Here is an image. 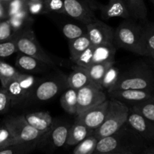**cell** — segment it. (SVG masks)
Listing matches in <instances>:
<instances>
[{
  "label": "cell",
  "mask_w": 154,
  "mask_h": 154,
  "mask_svg": "<svg viewBox=\"0 0 154 154\" xmlns=\"http://www.w3.org/2000/svg\"><path fill=\"white\" fill-rule=\"evenodd\" d=\"M148 145L127 123L114 134L98 140L94 153L138 154Z\"/></svg>",
  "instance_id": "cell-1"
},
{
  "label": "cell",
  "mask_w": 154,
  "mask_h": 154,
  "mask_svg": "<svg viewBox=\"0 0 154 154\" xmlns=\"http://www.w3.org/2000/svg\"><path fill=\"white\" fill-rule=\"evenodd\" d=\"M142 90L154 92V69L144 62H138L120 75L115 85L107 91Z\"/></svg>",
  "instance_id": "cell-2"
},
{
  "label": "cell",
  "mask_w": 154,
  "mask_h": 154,
  "mask_svg": "<svg viewBox=\"0 0 154 154\" xmlns=\"http://www.w3.org/2000/svg\"><path fill=\"white\" fill-rule=\"evenodd\" d=\"M67 88V75L66 74L59 72L49 75L37 81L31 96L23 107L48 102Z\"/></svg>",
  "instance_id": "cell-3"
},
{
  "label": "cell",
  "mask_w": 154,
  "mask_h": 154,
  "mask_svg": "<svg viewBox=\"0 0 154 154\" xmlns=\"http://www.w3.org/2000/svg\"><path fill=\"white\" fill-rule=\"evenodd\" d=\"M129 106L115 99H109L106 117L102 124L93 132L92 135L98 140L117 132L127 121Z\"/></svg>",
  "instance_id": "cell-4"
},
{
  "label": "cell",
  "mask_w": 154,
  "mask_h": 154,
  "mask_svg": "<svg viewBox=\"0 0 154 154\" xmlns=\"http://www.w3.org/2000/svg\"><path fill=\"white\" fill-rule=\"evenodd\" d=\"M143 25L132 19L126 20L117 27L114 32L116 47L141 55V41Z\"/></svg>",
  "instance_id": "cell-5"
},
{
  "label": "cell",
  "mask_w": 154,
  "mask_h": 154,
  "mask_svg": "<svg viewBox=\"0 0 154 154\" xmlns=\"http://www.w3.org/2000/svg\"><path fill=\"white\" fill-rule=\"evenodd\" d=\"M14 39L16 42L18 52L38 59L54 67L60 65V63H58V59L54 58L41 46L32 26L15 32Z\"/></svg>",
  "instance_id": "cell-6"
},
{
  "label": "cell",
  "mask_w": 154,
  "mask_h": 154,
  "mask_svg": "<svg viewBox=\"0 0 154 154\" xmlns=\"http://www.w3.org/2000/svg\"><path fill=\"white\" fill-rule=\"evenodd\" d=\"M38 80L32 74L21 73L11 80L4 87L11 99V108L23 107L31 96Z\"/></svg>",
  "instance_id": "cell-7"
},
{
  "label": "cell",
  "mask_w": 154,
  "mask_h": 154,
  "mask_svg": "<svg viewBox=\"0 0 154 154\" xmlns=\"http://www.w3.org/2000/svg\"><path fill=\"white\" fill-rule=\"evenodd\" d=\"M70 126L69 123L55 119L50 129L38 138L36 150L51 153L63 147L66 143Z\"/></svg>",
  "instance_id": "cell-8"
},
{
  "label": "cell",
  "mask_w": 154,
  "mask_h": 154,
  "mask_svg": "<svg viewBox=\"0 0 154 154\" xmlns=\"http://www.w3.org/2000/svg\"><path fill=\"white\" fill-rule=\"evenodd\" d=\"M2 122L10 129L17 142L35 141L44 133L29 124L23 114L8 116Z\"/></svg>",
  "instance_id": "cell-9"
},
{
  "label": "cell",
  "mask_w": 154,
  "mask_h": 154,
  "mask_svg": "<svg viewBox=\"0 0 154 154\" xmlns=\"http://www.w3.org/2000/svg\"><path fill=\"white\" fill-rule=\"evenodd\" d=\"M77 98H78L77 114L107 100V96L103 92L102 89L99 88V87L91 83L78 90Z\"/></svg>",
  "instance_id": "cell-10"
},
{
  "label": "cell",
  "mask_w": 154,
  "mask_h": 154,
  "mask_svg": "<svg viewBox=\"0 0 154 154\" xmlns=\"http://www.w3.org/2000/svg\"><path fill=\"white\" fill-rule=\"evenodd\" d=\"M64 14L84 26L96 19L93 8L86 0H63Z\"/></svg>",
  "instance_id": "cell-11"
},
{
  "label": "cell",
  "mask_w": 154,
  "mask_h": 154,
  "mask_svg": "<svg viewBox=\"0 0 154 154\" xmlns=\"http://www.w3.org/2000/svg\"><path fill=\"white\" fill-rule=\"evenodd\" d=\"M126 123L148 145L154 144V123L131 107Z\"/></svg>",
  "instance_id": "cell-12"
},
{
  "label": "cell",
  "mask_w": 154,
  "mask_h": 154,
  "mask_svg": "<svg viewBox=\"0 0 154 154\" xmlns=\"http://www.w3.org/2000/svg\"><path fill=\"white\" fill-rule=\"evenodd\" d=\"M85 27L92 45L114 44V30L105 22L96 18L93 22L85 25Z\"/></svg>",
  "instance_id": "cell-13"
},
{
  "label": "cell",
  "mask_w": 154,
  "mask_h": 154,
  "mask_svg": "<svg viewBox=\"0 0 154 154\" xmlns=\"http://www.w3.org/2000/svg\"><path fill=\"white\" fill-rule=\"evenodd\" d=\"M108 104L109 100L107 99L102 103L85 110L77 114L75 121L83 123L93 132L105 120L108 112Z\"/></svg>",
  "instance_id": "cell-14"
},
{
  "label": "cell",
  "mask_w": 154,
  "mask_h": 154,
  "mask_svg": "<svg viewBox=\"0 0 154 154\" xmlns=\"http://www.w3.org/2000/svg\"><path fill=\"white\" fill-rule=\"evenodd\" d=\"M15 66L20 72L27 74L45 73L54 68L38 59L20 52L15 60Z\"/></svg>",
  "instance_id": "cell-15"
},
{
  "label": "cell",
  "mask_w": 154,
  "mask_h": 154,
  "mask_svg": "<svg viewBox=\"0 0 154 154\" xmlns=\"http://www.w3.org/2000/svg\"><path fill=\"white\" fill-rule=\"evenodd\" d=\"M107 93L111 99H117L131 106L144 102L154 95V92L142 90H134V89L112 90V91H107Z\"/></svg>",
  "instance_id": "cell-16"
},
{
  "label": "cell",
  "mask_w": 154,
  "mask_h": 154,
  "mask_svg": "<svg viewBox=\"0 0 154 154\" xmlns=\"http://www.w3.org/2000/svg\"><path fill=\"white\" fill-rule=\"evenodd\" d=\"M99 10L104 20L114 17L132 19L131 15L123 0H109L106 5H99Z\"/></svg>",
  "instance_id": "cell-17"
},
{
  "label": "cell",
  "mask_w": 154,
  "mask_h": 154,
  "mask_svg": "<svg viewBox=\"0 0 154 154\" xmlns=\"http://www.w3.org/2000/svg\"><path fill=\"white\" fill-rule=\"evenodd\" d=\"M23 117L29 124L42 132H45L49 129L55 120L48 111L28 113L23 114Z\"/></svg>",
  "instance_id": "cell-18"
},
{
  "label": "cell",
  "mask_w": 154,
  "mask_h": 154,
  "mask_svg": "<svg viewBox=\"0 0 154 154\" xmlns=\"http://www.w3.org/2000/svg\"><path fill=\"white\" fill-rule=\"evenodd\" d=\"M91 83L88 72L86 68L75 65L73 71L70 75H67L68 88L78 90L79 89L88 85Z\"/></svg>",
  "instance_id": "cell-19"
},
{
  "label": "cell",
  "mask_w": 154,
  "mask_h": 154,
  "mask_svg": "<svg viewBox=\"0 0 154 154\" xmlns=\"http://www.w3.org/2000/svg\"><path fill=\"white\" fill-rule=\"evenodd\" d=\"M117 48L114 44L93 45L92 65L105 62H115L114 57Z\"/></svg>",
  "instance_id": "cell-20"
},
{
  "label": "cell",
  "mask_w": 154,
  "mask_h": 154,
  "mask_svg": "<svg viewBox=\"0 0 154 154\" xmlns=\"http://www.w3.org/2000/svg\"><path fill=\"white\" fill-rule=\"evenodd\" d=\"M154 55V23L143 25L141 41V56L150 57Z\"/></svg>",
  "instance_id": "cell-21"
},
{
  "label": "cell",
  "mask_w": 154,
  "mask_h": 154,
  "mask_svg": "<svg viewBox=\"0 0 154 154\" xmlns=\"http://www.w3.org/2000/svg\"><path fill=\"white\" fill-rule=\"evenodd\" d=\"M93 131L90 130L87 126L79 122L75 121L71 125L68 133L66 144L69 146H75L85 139L89 135H92Z\"/></svg>",
  "instance_id": "cell-22"
},
{
  "label": "cell",
  "mask_w": 154,
  "mask_h": 154,
  "mask_svg": "<svg viewBox=\"0 0 154 154\" xmlns=\"http://www.w3.org/2000/svg\"><path fill=\"white\" fill-rule=\"evenodd\" d=\"M132 20L145 22L147 10L144 0H123Z\"/></svg>",
  "instance_id": "cell-23"
},
{
  "label": "cell",
  "mask_w": 154,
  "mask_h": 154,
  "mask_svg": "<svg viewBox=\"0 0 154 154\" xmlns=\"http://www.w3.org/2000/svg\"><path fill=\"white\" fill-rule=\"evenodd\" d=\"M115 62H105V63H96L93 64L88 68H87L90 77L91 84L97 86L99 88H102V80L103 78L105 73L108 70V68L111 67L112 65H114Z\"/></svg>",
  "instance_id": "cell-24"
},
{
  "label": "cell",
  "mask_w": 154,
  "mask_h": 154,
  "mask_svg": "<svg viewBox=\"0 0 154 154\" xmlns=\"http://www.w3.org/2000/svg\"><path fill=\"white\" fill-rule=\"evenodd\" d=\"M8 20L14 33L27 27L32 26L34 22V19L32 17V15L28 11L27 8L18 12L14 16L9 17Z\"/></svg>",
  "instance_id": "cell-25"
},
{
  "label": "cell",
  "mask_w": 154,
  "mask_h": 154,
  "mask_svg": "<svg viewBox=\"0 0 154 154\" xmlns=\"http://www.w3.org/2000/svg\"><path fill=\"white\" fill-rule=\"evenodd\" d=\"M78 90L67 88L60 98V105L66 113L75 114L78 112Z\"/></svg>",
  "instance_id": "cell-26"
},
{
  "label": "cell",
  "mask_w": 154,
  "mask_h": 154,
  "mask_svg": "<svg viewBox=\"0 0 154 154\" xmlns=\"http://www.w3.org/2000/svg\"><path fill=\"white\" fill-rule=\"evenodd\" d=\"M90 45L91 42L87 34L69 41V53L71 60L75 63L79 56Z\"/></svg>",
  "instance_id": "cell-27"
},
{
  "label": "cell",
  "mask_w": 154,
  "mask_h": 154,
  "mask_svg": "<svg viewBox=\"0 0 154 154\" xmlns=\"http://www.w3.org/2000/svg\"><path fill=\"white\" fill-rule=\"evenodd\" d=\"M38 140L17 142L0 150V154H28L36 150Z\"/></svg>",
  "instance_id": "cell-28"
},
{
  "label": "cell",
  "mask_w": 154,
  "mask_h": 154,
  "mask_svg": "<svg viewBox=\"0 0 154 154\" xmlns=\"http://www.w3.org/2000/svg\"><path fill=\"white\" fill-rule=\"evenodd\" d=\"M21 73L22 72H20L17 69L3 60H0V82L2 87H5L11 80L20 76Z\"/></svg>",
  "instance_id": "cell-29"
},
{
  "label": "cell",
  "mask_w": 154,
  "mask_h": 154,
  "mask_svg": "<svg viewBox=\"0 0 154 154\" xmlns=\"http://www.w3.org/2000/svg\"><path fill=\"white\" fill-rule=\"evenodd\" d=\"M97 143V138L93 135H90L76 144L72 153L74 154H93L96 150Z\"/></svg>",
  "instance_id": "cell-30"
},
{
  "label": "cell",
  "mask_w": 154,
  "mask_h": 154,
  "mask_svg": "<svg viewBox=\"0 0 154 154\" xmlns=\"http://www.w3.org/2000/svg\"><path fill=\"white\" fill-rule=\"evenodd\" d=\"M130 107L154 123V95L147 100Z\"/></svg>",
  "instance_id": "cell-31"
},
{
  "label": "cell",
  "mask_w": 154,
  "mask_h": 154,
  "mask_svg": "<svg viewBox=\"0 0 154 154\" xmlns=\"http://www.w3.org/2000/svg\"><path fill=\"white\" fill-rule=\"evenodd\" d=\"M119 77H120V71L114 66V65H112L111 67L108 68L102 80L101 85L102 90L105 89L108 90L112 88L117 83Z\"/></svg>",
  "instance_id": "cell-32"
},
{
  "label": "cell",
  "mask_w": 154,
  "mask_h": 154,
  "mask_svg": "<svg viewBox=\"0 0 154 154\" xmlns=\"http://www.w3.org/2000/svg\"><path fill=\"white\" fill-rule=\"evenodd\" d=\"M62 31H63L65 37L69 41L73 40L83 35L87 34L86 27L83 28L81 26L72 23H68L64 24L62 27Z\"/></svg>",
  "instance_id": "cell-33"
},
{
  "label": "cell",
  "mask_w": 154,
  "mask_h": 154,
  "mask_svg": "<svg viewBox=\"0 0 154 154\" xmlns=\"http://www.w3.org/2000/svg\"><path fill=\"white\" fill-rule=\"evenodd\" d=\"M15 143H17L16 138L8 126L2 122L0 125V150Z\"/></svg>",
  "instance_id": "cell-34"
},
{
  "label": "cell",
  "mask_w": 154,
  "mask_h": 154,
  "mask_svg": "<svg viewBox=\"0 0 154 154\" xmlns=\"http://www.w3.org/2000/svg\"><path fill=\"white\" fill-rule=\"evenodd\" d=\"M15 53H18V50L14 38L8 41L0 42V60L8 58Z\"/></svg>",
  "instance_id": "cell-35"
},
{
  "label": "cell",
  "mask_w": 154,
  "mask_h": 154,
  "mask_svg": "<svg viewBox=\"0 0 154 154\" xmlns=\"http://www.w3.org/2000/svg\"><path fill=\"white\" fill-rule=\"evenodd\" d=\"M27 0H11L5 5L8 18L14 16L23 9L27 8Z\"/></svg>",
  "instance_id": "cell-36"
},
{
  "label": "cell",
  "mask_w": 154,
  "mask_h": 154,
  "mask_svg": "<svg viewBox=\"0 0 154 154\" xmlns=\"http://www.w3.org/2000/svg\"><path fill=\"white\" fill-rule=\"evenodd\" d=\"M14 35L8 18L0 20V42L12 39Z\"/></svg>",
  "instance_id": "cell-37"
},
{
  "label": "cell",
  "mask_w": 154,
  "mask_h": 154,
  "mask_svg": "<svg viewBox=\"0 0 154 154\" xmlns=\"http://www.w3.org/2000/svg\"><path fill=\"white\" fill-rule=\"evenodd\" d=\"M46 13L64 14L63 0H44Z\"/></svg>",
  "instance_id": "cell-38"
},
{
  "label": "cell",
  "mask_w": 154,
  "mask_h": 154,
  "mask_svg": "<svg viewBox=\"0 0 154 154\" xmlns=\"http://www.w3.org/2000/svg\"><path fill=\"white\" fill-rule=\"evenodd\" d=\"M92 59H93V45H91L79 56V57L74 63L77 66L87 69L92 65Z\"/></svg>",
  "instance_id": "cell-39"
},
{
  "label": "cell",
  "mask_w": 154,
  "mask_h": 154,
  "mask_svg": "<svg viewBox=\"0 0 154 154\" xmlns=\"http://www.w3.org/2000/svg\"><path fill=\"white\" fill-rule=\"evenodd\" d=\"M26 5L28 11L31 15L47 14L44 5V0H27Z\"/></svg>",
  "instance_id": "cell-40"
},
{
  "label": "cell",
  "mask_w": 154,
  "mask_h": 154,
  "mask_svg": "<svg viewBox=\"0 0 154 154\" xmlns=\"http://www.w3.org/2000/svg\"><path fill=\"white\" fill-rule=\"evenodd\" d=\"M11 108V99L5 89L0 87V114L8 112Z\"/></svg>",
  "instance_id": "cell-41"
},
{
  "label": "cell",
  "mask_w": 154,
  "mask_h": 154,
  "mask_svg": "<svg viewBox=\"0 0 154 154\" xmlns=\"http://www.w3.org/2000/svg\"><path fill=\"white\" fill-rule=\"evenodd\" d=\"M141 154H154V144L147 145V147L143 150Z\"/></svg>",
  "instance_id": "cell-42"
},
{
  "label": "cell",
  "mask_w": 154,
  "mask_h": 154,
  "mask_svg": "<svg viewBox=\"0 0 154 154\" xmlns=\"http://www.w3.org/2000/svg\"><path fill=\"white\" fill-rule=\"evenodd\" d=\"M1 1H2V2L3 3V4L6 5L8 2H10L11 0H1Z\"/></svg>",
  "instance_id": "cell-43"
},
{
  "label": "cell",
  "mask_w": 154,
  "mask_h": 154,
  "mask_svg": "<svg viewBox=\"0 0 154 154\" xmlns=\"http://www.w3.org/2000/svg\"><path fill=\"white\" fill-rule=\"evenodd\" d=\"M150 58H151L152 60H153V63H154V55L152 56V57H150Z\"/></svg>",
  "instance_id": "cell-44"
},
{
  "label": "cell",
  "mask_w": 154,
  "mask_h": 154,
  "mask_svg": "<svg viewBox=\"0 0 154 154\" xmlns=\"http://www.w3.org/2000/svg\"><path fill=\"white\" fill-rule=\"evenodd\" d=\"M152 1V2H153V6H154V0H151Z\"/></svg>",
  "instance_id": "cell-45"
}]
</instances>
